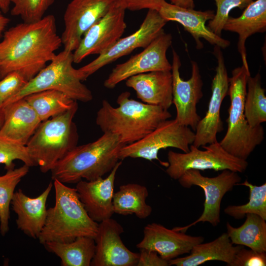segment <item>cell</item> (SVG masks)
Masks as SVG:
<instances>
[{"instance_id":"cell-37","label":"cell","mask_w":266,"mask_h":266,"mask_svg":"<svg viewBox=\"0 0 266 266\" xmlns=\"http://www.w3.org/2000/svg\"><path fill=\"white\" fill-rule=\"evenodd\" d=\"M266 252H259L242 246L235 254L230 266H266Z\"/></svg>"},{"instance_id":"cell-18","label":"cell","mask_w":266,"mask_h":266,"mask_svg":"<svg viewBox=\"0 0 266 266\" xmlns=\"http://www.w3.org/2000/svg\"><path fill=\"white\" fill-rule=\"evenodd\" d=\"M203 240L201 236L188 235L173 228L169 229L162 225L152 223L144 227L143 237L136 246L139 249L154 251L162 259L168 261L190 253L195 245Z\"/></svg>"},{"instance_id":"cell-4","label":"cell","mask_w":266,"mask_h":266,"mask_svg":"<svg viewBox=\"0 0 266 266\" xmlns=\"http://www.w3.org/2000/svg\"><path fill=\"white\" fill-rule=\"evenodd\" d=\"M55 205L47 209L44 227L38 238L39 242H67L80 236L95 237L99 223L88 215L75 188L53 180Z\"/></svg>"},{"instance_id":"cell-7","label":"cell","mask_w":266,"mask_h":266,"mask_svg":"<svg viewBox=\"0 0 266 266\" xmlns=\"http://www.w3.org/2000/svg\"><path fill=\"white\" fill-rule=\"evenodd\" d=\"M73 63V52L64 49L2 106L30 94L47 90L62 92L77 101H90L93 98L92 92L78 77Z\"/></svg>"},{"instance_id":"cell-40","label":"cell","mask_w":266,"mask_h":266,"mask_svg":"<svg viewBox=\"0 0 266 266\" xmlns=\"http://www.w3.org/2000/svg\"><path fill=\"white\" fill-rule=\"evenodd\" d=\"M170 3L177 6L188 9H194V0H170Z\"/></svg>"},{"instance_id":"cell-1","label":"cell","mask_w":266,"mask_h":266,"mask_svg":"<svg viewBox=\"0 0 266 266\" xmlns=\"http://www.w3.org/2000/svg\"><path fill=\"white\" fill-rule=\"evenodd\" d=\"M54 15L38 21L18 24L4 32L0 42V74L13 71L27 81L36 75L56 56L62 45Z\"/></svg>"},{"instance_id":"cell-26","label":"cell","mask_w":266,"mask_h":266,"mask_svg":"<svg viewBox=\"0 0 266 266\" xmlns=\"http://www.w3.org/2000/svg\"><path fill=\"white\" fill-rule=\"evenodd\" d=\"M46 249L61 259L62 266H90L96 250L94 238L80 236L67 242L50 241Z\"/></svg>"},{"instance_id":"cell-33","label":"cell","mask_w":266,"mask_h":266,"mask_svg":"<svg viewBox=\"0 0 266 266\" xmlns=\"http://www.w3.org/2000/svg\"><path fill=\"white\" fill-rule=\"evenodd\" d=\"M55 0H10L13 16H20L23 22L33 23L41 20Z\"/></svg>"},{"instance_id":"cell-35","label":"cell","mask_w":266,"mask_h":266,"mask_svg":"<svg viewBox=\"0 0 266 266\" xmlns=\"http://www.w3.org/2000/svg\"><path fill=\"white\" fill-rule=\"evenodd\" d=\"M216 12L209 21L207 27L216 35L221 36L223 27L228 20L230 11L234 8L244 9L253 0H214Z\"/></svg>"},{"instance_id":"cell-42","label":"cell","mask_w":266,"mask_h":266,"mask_svg":"<svg viewBox=\"0 0 266 266\" xmlns=\"http://www.w3.org/2000/svg\"><path fill=\"white\" fill-rule=\"evenodd\" d=\"M10 0H0V10L4 14L9 10Z\"/></svg>"},{"instance_id":"cell-43","label":"cell","mask_w":266,"mask_h":266,"mask_svg":"<svg viewBox=\"0 0 266 266\" xmlns=\"http://www.w3.org/2000/svg\"><path fill=\"white\" fill-rule=\"evenodd\" d=\"M3 118H4V115H3V108L2 106H0V128L1 127L2 124L3 123Z\"/></svg>"},{"instance_id":"cell-5","label":"cell","mask_w":266,"mask_h":266,"mask_svg":"<svg viewBox=\"0 0 266 266\" xmlns=\"http://www.w3.org/2000/svg\"><path fill=\"white\" fill-rule=\"evenodd\" d=\"M76 101L67 111L40 123L26 145L31 158L40 171H51L55 164L77 145L78 133L73 118Z\"/></svg>"},{"instance_id":"cell-3","label":"cell","mask_w":266,"mask_h":266,"mask_svg":"<svg viewBox=\"0 0 266 266\" xmlns=\"http://www.w3.org/2000/svg\"><path fill=\"white\" fill-rule=\"evenodd\" d=\"M124 145L118 136L103 133L93 142L77 145L59 160L50 171L52 179L65 184L102 177L119 162Z\"/></svg>"},{"instance_id":"cell-11","label":"cell","mask_w":266,"mask_h":266,"mask_svg":"<svg viewBox=\"0 0 266 266\" xmlns=\"http://www.w3.org/2000/svg\"><path fill=\"white\" fill-rule=\"evenodd\" d=\"M167 22L158 11L149 9L136 31L129 36L120 38L110 48L99 55L95 60L76 69L78 77L81 81L86 80L100 68L130 54L135 49L144 48L164 32V27Z\"/></svg>"},{"instance_id":"cell-32","label":"cell","mask_w":266,"mask_h":266,"mask_svg":"<svg viewBox=\"0 0 266 266\" xmlns=\"http://www.w3.org/2000/svg\"><path fill=\"white\" fill-rule=\"evenodd\" d=\"M237 185L249 188V201L242 205H228L224 209V213L236 219H243L247 214L253 213L266 220V183L256 186L246 180Z\"/></svg>"},{"instance_id":"cell-6","label":"cell","mask_w":266,"mask_h":266,"mask_svg":"<svg viewBox=\"0 0 266 266\" xmlns=\"http://www.w3.org/2000/svg\"><path fill=\"white\" fill-rule=\"evenodd\" d=\"M250 75V70L243 65L232 71L228 93L231 101L226 120L228 128L226 134L219 142L229 153L244 160H247L265 138L263 127L261 125L250 126L244 115L247 81Z\"/></svg>"},{"instance_id":"cell-13","label":"cell","mask_w":266,"mask_h":266,"mask_svg":"<svg viewBox=\"0 0 266 266\" xmlns=\"http://www.w3.org/2000/svg\"><path fill=\"white\" fill-rule=\"evenodd\" d=\"M126 8L118 0L106 14L84 34L73 52V63L78 64L90 55H100L113 45L123 35L127 27Z\"/></svg>"},{"instance_id":"cell-27","label":"cell","mask_w":266,"mask_h":266,"mask_svg":"<svg viewBox=\"0 0 266 266\" xmlns=\"http://www.w3.org/2000/svg\"><path fill=\"white\" fill-rule=\"evenodd\" d=\"M148 191L145 186L135 183L121 185L114 193L113 209L114 213L122 215L135 214L140 219L148 217L152 208L146 202Z\"/></svg>"},{"instance_id":"cell-12","label":"cell","mask_w":266,"mask_h":266,"mask_svg":"<svg viewBox=\"0 0 266 266\" xmlns=\"http://www.w3.org/2000/svg\"><path fill=\"white\" fill-rule=\"evenodd\" d=\"M180 57L172 50L171 73L172 78V103L176 108L175 119L184 126L190 127L195 132L201 117L197 112V105L203 97V81L198 63L191 61L192 74L190 79L183 80L180 76Z\"/></svg>"},{"instance_id":"cell-21","label":"cell","mask_w":266,"mask_h":266,"mask_svg":"<svg viewBox=\"0 0 266 266\" xmlns=\"http://www.w3.org/2000/svg\"><path fill=\"white\" fill-rule=\"evenodd\" d=\"M53 186L50 182L35 198L27 196L20 189L14 194L11 205L17 216V228L32 238H38L44 227L47 213L46 202Z\"/></svg>"},{"instance_id":"cell-23","label":"cell","mask_w":266,"mask_h":266,"mask_svg":"<svg viewBox=\"0 0 266 266\" xmlns=\"http://www.w3.org/2000/svg\"><path fill=\"white\" fill-rule=\"evenodd\" d=\"M2 108L4 118L0 136L26 145L41 122L37 114L24 98Z\"/></svg>"},{"instance_id":"cell-28","label":"cell","mask_w":266,"mask_h":266,"mask_svg":"<svg viewBox=\"0 0 266 266\" xmlns=\"http://www.w3.org/2000/svg\"><path fill=\"white\" fill-rule=\"evenodd\" d=\"M245 216V222L239 227L227 223V233L232 243L259 252H266V220L253 213Z\"/></svg>"},{"instance_id":"cell-14","label":"cell","mask_w":266,"mask_h":266,"mask_svg":"<svg viewBox=\"0 0 266 266\" xmlns=\"http://www.w3.org/2000/svg\"><path fill=\"white\" fill-rule=\"evenodd\" d=\"M172 36L165 31L138 54L126 62L117 65L104 82V86L113 89L121 82L141 73L153 71L171 70V64L166 51L172 44Z\"/></svg>"},{"instance_id":"cell-36","label":"cell","mask_w":266,"mask_h":266,"mask_svg":"<svg viewBox=\"0 0 266 266\" xmlns=\"http://www.w3.org/2000/svg\"><path fill=\"white\" fill-rule=\"evenodd\" d=\"M28 81L19 72L8 73L0 79V106L17 93Z\"/></svg>"},{"instance_id":"cell-25","label":"cell","mask_w":266,"mask_h":266,"mask_svg":"<svg viewBox=\"0 0 266 266\" xmlns=\"http://www.w3.org/2000/svg\"><path fill=\"white\" fill-rule=\"evenodd\" d=\"M241 245L233 246L227 233L209 242L195 245L190 254L169 260V266H198L209 261H219L230 266Z\"/></svg>"},{"instance_id":"cell-24","label":"cell","mask_w":266,"mask_h":266,"mask_svg":"<svg viewBox=\"0 0 266 266\" xmlns=\"http://www.w3.org/2000/svg\"><path fill=\"white\" fill-rule=\"evenodd\" d=\"M223 30L238 34L237 50L241 56L242 65L249 70L245 42L252 34L264 33L266 30V0L253 1L238 17L229 16Z\"/></svg>"},{"instance_id":"cell-16","label":"cell","mask_w":266,"mask_h":266,"mask_svg":"<svg viewBox=\"0 0 266 266\" xmlns=\"http://www.w3.org/2000/svg\"><path fill=\"white\" fill-rule=\"evenodd\" d=\"M118 0H72L64 15L61 37L64 50L73 52L85 33L104 16Z\"/></svg>"},{"instance_id":"cell-19","label":"cell","mask_w":266,"mask_h":266,"mask_svg":"<svg viewBox=\"0 0 266 266\" xmlns=\"http://www.w3.org/2000/svg\"><path fill=\"white\" fill-rule=\"evenodd\" d=\"M122 164V161H119L105 178L82 180L76 183L75 189L79 199L89 217L96 222L110 218L114 213L112 203L114 183Z\"/></svg>"},{"instance_id":"cell-34","label":"cell","mask_w":266,"mask_h":266,"mask_svg":"<svg viewBox=\"0 0 266 266\" xmlns=\"http://www.w3.org/2000/svg\"><path fill=\"white\" fill-rule=\"evenodd\" d=\"M16 160L22 161L29 167L36 166L26 145L0 136V164H4L5 169L8 170L14 168L13 162Z\"/></svg>"},{"instance_id":"cell-29","label":"cell","mask_w":266,"mask_h":266,"mask_svg":"<svg viewBox=\"0 0 266 266\" xmlns=\"http://www.w3.org/2000/svg\"><path fill=\"white\" fill-rule=\"evenodd\" d=\"M23 98L33 107L41 122L64 113L77 101L56 90L34 93Z\"/></svg>"},{"instance_id":"cell-31","label":"cell","mask_w":266,"mask_h":266,"mask_svg":"<svg viewBox=\"0 0 266 266\" xmlns=\"http://www.w3.org/2000/svg\"><path fill=\"white\" fill-rule=\"evenodd\" d=\"M29 167L24 164L18 168L6 170L5 174L0 176V232L2 236L9 230L10 205L14 190L28 173Z\"/></svg>"},{"instance_id":"cell-44","label":"cell","mask_w":266,"mask_h":266,"mask_svg":"<svg viewBox=\"0 0 266 266\" xmlns=\"http://www.w3.org/2000/svg\"><path fill=\"white\" fill-rule=\"evenodd\" d=\"M1 78V77L0 74V79Z\"/></svg>"},{"instance_id":"cell-9","label":"cell","mask_w":266,"mask_h":266,"mask_svg":"<svg viewBox=\"0 0 266 266\" xmlns=\"http://www.w3.org/2000/svg\"><path fill=\"white\" fill-rule=\"evenodd\" d=\"M201 147L204 150L191 144L190 151L183 153L169 150L167 153L168 165L166 170L167 174L172 179L178 180L189 169H228L241 173L248 166L246 160L229 153L218 141Z\"/></svg>"},{"instance_id":"cell-10","label":"cell","mask_w":266,"mask_h":266,"mask_svg":"<svg viewBox=\"0 0 266 266\" xmlns=\"http://www.w3.org/2000/svg\"><path fill=\"white\" fill-rule=\"evenodd\" d=\"M213 177L204 176L200 170L189 169L178 179L181 186L190 188L198 186L202 189L205 195L204 208L202 214L196 221L184 227H175L176 231L186 233L191 227L199 222H208L216 226L220 222V207L222 200L228 192L241 181L238 172L228 169Z\"/></svg>"},{"instance_id":"cell-41","label":"cell","mask_w":266,"mask_h":266,"mask_svg":"<svg viewBox=\"0 0 266 266\" xmlns=\"http://www.w3.org/2000/svg\"><path fill=\"white\" fill-rule=\"evenodd\" d=\"M9 21V19L5 17L4 13L0 10V37L2 36V33H4Z\"/></svg>"},{"instance_id":"cell-15","label":"cell","mask_w":266,"mask_h":266,"mask_svg":"<svg viewBox=\"0 0 266 266\" xmlns=\"http://www.w3.org/2000/svg\"><path fill=\"white\" fill-rule=\"evenodd\" d=\"M221 49L217 46L213 49V53L217 60L216 73L212 81L207 111L198 122L195 132L193 144L198 148L217 141V134L223 130L220 111L223 100L228 95L229 77Z\"/></svg>"},{"instance_id":"cell-30","label":"cell","mask_w":266,"mask_h":266,"mask_svg":"<svg viewBox=\"0 0 266 266\" xmlns=\"http://www.w3.org/2000/svg\"><path fill=\"white\" fill-rule=\"evenodd\" d=\"M244 112L251 127L260 125L266 121V97L265 90L262 87L260 72L247 78Z\"/></svg>"},{"instance_id":"cell-20","label":"cell","mask_w":266,"mask_h":266,"mask_svg":"<svg viewBox=\"0 0 266 266\" xmlns=\"http://www.w3.org/2000/svg\"><path fill=\"white\" fill-rule=\"evenodd\" d=\"M158 12L167 22L174 21L180 24L194 38L197 49H201L203 47L200 38L222 49L226 48L230 45V41L215 34L205 25L207 21L213 18L215 13L213 10H195L180 7L166 1Z\"/></svg>"},{"instance_id":"cell-22","label":"cell","mask_w":266,"mask_h":266,"mask_svg":"<svg viewBox=\"0 0 266 266\" xmlns=\"http://www.w3.org/2000/svg\"><path fill=\"white\" fill-rule=\"evenodd\" d=\"M142 102L168 110L172 104L171 70L153 71L131 76L126 81Z\"/></svg>"},{"instance_id":"cell-38","label":"cell","mask_w":266,"mask_h":266,"mask_svg":"<svg viewBox=\"0 0 266 266\" xmlns=\"http://www.w3.org/2000/svg\"><path fill=\"white\" fill-rule=\"evenodd\" d=\"M136 266H168V262L152 250L140 249Z\"/></svg>"},{"instance_id":"cell-17","label":"cell","mask_w":266,"mask_h":266,"mask_svg":"<svg viewBox=\"0 0 266 266\" xmlns=\"http://www.w3.org/2000/svg\"><path fill=\"white\" fill-rule=\"evenodd\" d=\"M122 226L111 218L99 223L95 237V253L92 266H135L139 253L130 250L123 242L120 235Z\"/></svg>"},{"instance_id":"cell-8","label":"cell","mask_w":266,"mask_h":266,"mask_svg":"<svg viewBox=\"0 0 266 266\" xmlns=\"http://www.w3.org/2000/svg\"><path fill=\"white\" fill-rule=\"evenodd\" d=\"M195 132L189 127L179 124L175 119H167L161 122L151 133L140 140L124 145L119 154L120 160L127 158H142L150 161L158 160L167 167L168 162L159 159L158 153L168 147L175 148L184 153L190 151V146L195 140Z\"/></svg>"},{"instance_id":"cell-39","label":"cell","mask_w":266,"mask_h":266,"mask_svg":"<svg viewBox=\"0 0 266 266\" xmlns=\"http://www.w3.org/2000/svg\"><path fill=\"white\" fill-rule=\"evenodd\" d=\"M126 9L136 11L144 9L159 11L165 0H119Z\"/></svg>"},{"instance_id":"cell-2","label":"cell","mask_w":266,"mask_h":266,"mask_svg":"<svg viewBox=\"0 0 266 266\" xmlns=\"http://www.w3.org/2000/svg\"><path fill=\"white\" fill-rule=\"evenodd\" d=\"M130 92L121 93L117 107L105 100L97 113L96 123L103 133L119 136L125 145L134 143L154 130L162 121L171 117L162 107L131 99Z\"/></svg>"}]
</instances>
